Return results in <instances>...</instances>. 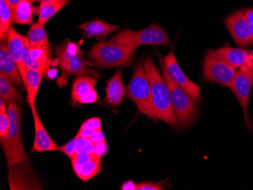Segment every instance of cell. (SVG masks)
<instances>
[{
  "label": "cell",
  "mask_w": 253,
  "mask_h": 190,
  "mask_svg": "<svg viewBox=\"0 0 253 190\" xmlns=\"http://www.w3.org/2000/svg\"><path fill=\"white\" fill-rule=\"evenodd\" d=\"M145 72L151 87L152 98L155 114L158 120H163L173 128H177L179 123L172 106L171 97L169 86L163 75L159 72L151 57L143 61Z\"/></svg>",
  "instance_id": "6da1fadb"
},
{
  "label": "cell",
  "mask_w": 253,
  "mask_h": 190,
  "mask_svg": "<svg viewBox=\"0 0 253 190\" xmlns=\"http://www.w3.org/2000/svg\"><path fill=\"white\" fill-rule=\"evenodd\" d=\"M83 53L78 44L69 39H65L59 46H55V54L62 71V75L57 78V86H66L70 76L92 75L96 78L100 76L99 72L89 68L91 63L84 58Z\"/></svg>",
  "instance_id": "7a4b0ae2"
},
{
  "label": "cell",
  "mask_w": 253,
  "mask_h": 190,
  "mask_svg": "<svg viewBox=\"0 0 253 190\" xmlns=\"http://www.w3.org/2000/svg\"><path fill=\"white\" fill-rule=\"evenodd\" d=\"M10 119V127L7 135L0 137V145L3 150L8 167H12L28 158L23 143L21 120L23 110L15 103L8 105L7 110Z\"/></svg>",
  "instance_id": "3957f363"
},
{
  "label": "cell",
  "mask_w": 253,
  "mask_h": 190,
  "mask_svg": "<svg viewBox=\"0 0 253 190\" xmlns=\"http://www.w3.org/2000/svg\"><path fill=\"white\" fill-rule=\"evenodd\" d=\"M135 51L119 43L100 42L95 43L88 53L89 62L100 69L129 67Z\"/></svg>",
  "instance_id": "277c9868"
},
{
  "label": "cell",
  "mask_w": 253,
  "mask_h": 190,
  "mask_svg": "<svg viewBox=\"0 0 253 190\" xmlns=\"http://www.w3.org/2000/svg\"><path fill=\"white\" fill-rule=\"evenodd\" d=\"M156 54L159 58L163 77L170 90L172 106L178 120L179 125L182 128L189 127L193 124L197 117V102L174 83L166 70L163 55L159 52H156Z\"/></svg>",
  "instance_id": "5b68a950"
},
{
  "label": "cell",
  "mask_w": 253,
  "mask_h": 190,
  "mask_svg": "<svg viewBox=\"0 0 253 190\" xmlns=\"http://www.w3.org/2000/svg\"><path fill=\"white\" fill-rule=\"evenodd\" d=\"M125 96L136 105L140 113L157 122L152 98L151 87L145 72L143 62L136 65L131 80L125 88Z\"/></svg>",
  "instance_id": "8992f818"
},
{
  "label": "cell",
  "mask_w": 253,
  "mask_h": 190,
  "mask_svg": "<svg viewBox=\"0 0 253 190\" xmlns=\"http://www.w3.org/2000/svg\"><path fill=\"white\" fill-rule=\"evenodd\" d=\"M109 42L121 44L133 50L143 45H153V46H169L170 38L167 33L158 25H150L140 31L123 30L118 33Z\"/></svg>",
  "instance_id": "52a82bcc"
},
{
  "label": "cell",
  "mask_w": 253,
  "mask_h": 190,
  "mask_svg": "<svg viewBox=\"0 0 253 190\" xmlns=\"http://www.w3.org/2000/svg\"><path fill=\"white\" fill-rule=\"evenodd\" d=\"M203 74L206 80L229 87L234 80L236 72L235 69L218 57L215 50L211 49L205 56Z\"/></svg>",
  "instance_id": "ba28073f"
},
{
  "label": "cell",
  "mask_w": 253,
  "mask_h": 190,
  "mask_svg": "<svg viewBox=\"0 0 253 190\" xmlns=\"http://www.w3.org/2000/svg\"><path fill=\"white\" fill-rule=\"evenodd\" d=\"M166 70L174 83L186 92L193 100L199 103L201 98L202 88L187 77L183 72L174 55V47L167 55L163 57Z\"/></svg>",
  "instance_id": "9c48e42d"
},
{
  "label": "cell",
  "mask_w": 253,
  "mask_h": 190,
  "mask_svg": "<svg viewBox=\"0 0 253 190\" xmlns=\"http://www.w3.org/2000/svg\"><path fill=\"white\" fill-rule=\"evenodd\" d=\"M96 77L92 75L77 76L72 84L71 103L78 104H92L98 101V95L95 89Z\"/></svg>",
  "instance_id": "30bf717a"
},
{
  "label": "cell",
  "mask_w": 253,
  "mask_h": 190,
  "mask_svg": "<svg viewBox=\"0 0 253 190\" xmlns=\"http://www.w3.org/2000/svg\"><path fill=\"white\" fill-rule=\"evenodd\" d=\"M253 83V80L250 76H247L242 71L239 70L238 72H236L234 80H233L231 86H229L231 91L237 97L240 107L242 108L244 123H245L246 127L250 130L253 129V125H252L251 120L249 116L248 106L249 103H250V95Z\"/></svg>",
  "instance_id": "8fae6325"
},
{
  "label": "cell",
  "mask_w": 253,
  "mask_h": 190,
  "mask_svg": "<svg viewBox=\"0 0 253 190\" xmlns=\"http://www.w3.org/2000/svg\"><path fill=\"white\" fill-rule=\"evenodd\" d=\"M225 26L239 46L250 45V28L245 11L240 10L227 17L225 20Z\"/></svg>",
  "instance_id": "7c38bea8"
},
{
  "label": "cell",
  "mask_w": 253,
  "mask_h": 190,
  "mask_svg": "<svg viewBox=\"0 0 253 190\" xmlns=\"http://www.w3.org/2000/svg\"><path fill=\"white\" fill-rule=\"evenodd\" d=\"M0 75L18 87L25 88L16 63L8 52L7 39L1 40L0 43Z\"/></svg>",
  "instance_id": "4fadbf2b"
},
{
  "label": "cell",
  "mask_w": 253,
  "mask_h": 190,
  "mask_svg": "<svg viewBox=\"0 0 253 190\" xmlns=\"http://www.w3.org/2000/svg\"><path fill=\"white\" fill-rule=\"evenodd\" d=\"M34 117L35 137L32 147L34 152H51L58 150V146L49 137V133L45 130L37 111L36 106L31 107Z\"/></svg>",
  "instance_id": "5bb4252c"
},
{
  "label": "cell",
  "mask_w": 253,
  "mask_h": 190,
  "mask_svg": "<svg viewBox=\"0 0 253 190\" xmlns=\"http://www.w3.org/2000/svg\"><path fill=\"white\" fill-rule=\"evenodd\" d=\"M8 49L11 58L15 61L22 78L24 85L26 83V66L23 61L24 48H25V36H22L11 27L7 37Z\"/></svg>",
  "instance_id": "9a60e30c"
},
{
  "label": "cell",
  "mask_w": 253,
  "mask_h": 190,
  "mask_svg": "<svg viewBox=\"0 0 253 190\" xmlns=\"http://www.w3.org/2000/svg\"><path fill=\"white\" fill-rule=\"evenodd\" d=\"M78 28L83 31L85 38H93L99 39H105L112 33L121 29L119 25H111L100 19L93 20L82 24L78 26Z\"/></svg>",
  "instance_id": "2e32d148"
},
{
  "label": "cell",
  "mask_w": 253,
  "mask_h": 190,
  "mask_svg": "<svg viewBox=\"0 0 253 190\" xmlns=\"http://www.w3.org/2000/svg\"><path fill=\"white\" fill-rule=\"evenodd\" d=\"M122 80V72L118 70L107 82L106 101L112 107H119L125 96V87Z\"/></svg>",
  "instance_id": "e0dca14e"
},
{
  "label": "cell",
  "mask_w": 253,
  "mask_h": 190,
  "mask_svg": "<svg viewBox=\"0 0 253 190\" xmlns=\"http://www.w3.org/2000/svg\"><path fill=\"white\" fill-rule=\"evenodd\" d=\"M216 53L220 59L232 67L233 69H240L247 62L250 51L237 48L224 46L216 49Z\"/></svg>",
  "instance_id": "ac0fdd59"
},
{
  "label": "cell",
  "mask_w": 253,
  "mask_h": 190,
  "mask_svg": "<svg viewBox=\"0 0 253 190\" xmlns=\"http://www.w3.org/2000/svg\"><path fill=\"white\" fill-rule=\"evenodd\" d=\"M38 8L33 5L31 0H23L21 3L12 8V23L31 25L34 24L33 15L38 14Z\"/></svg>",
  "instance_id": "d6986e66"
},
{
  "label": "cell",
  "mask_w": 253,
  "mask_h": 190,
  "mask_svg": "<svg viewBox=\"0 0 253 190\" xmlns=\"http://www.w3.org/2000/svg\"><path fill=\"white\" fill-rule=\"evenodd\" d=\"M0 98L8 105L15 103L21 106L25 103V98L21 92L2 75H0Z\"/></svg>",
  "instance_id": "ffe728a7"
},
{
  "label": "cell",
  "mask_w": 253,
  "mask_h": 190,
  "mask_svg": "<svg viewBox=\"0 0 253 190\" xmlns=\"http://www.w3.org/2000/svg\"><path fill=\"white\" fill-rule=\"evenodd\" d=\"M42 76L43 75L41 72L26 67L25 89L27 90V101L30 107L36 106L35 103H36L37 96L42 82Z\"/></svg>",
  "instance_id": "44dd1931"
},
{
  "label": "cell",
  "mask_w": 253,
  "mask_h": 190,
  "mask_svg": "<svg viewBox=\"0 0 253 190\" xmlns=\"http://www.w3.org/2000/svg\"><path fill=\"white\" fill-rule=\"evenodd\" d=\"M44 26L45 25L39 23L38 21L31 25L26 36L31 47L42 48L50 46L47 34L45 32Z\"/></svg>",
  "instance_id": "7402d4cb"
},
{
  "label": "cell",
  "mask_w": 253,
  "mask_h": 190,
  "mask_svg": "<svg viewBox=\"0 0 253 190\" xmlns=\"http://www.w3.org/2000/svg\"><path fill=\"white\" fill-rule=\"evenodd\" d=\"M12 23V8L7 0H0V39H7Z\"/></svg>",
  "instance_id": "603a6c76"
},
{
  "label": "cell",
  "mask_w": 253,
  "mask_h": 190,
  "mask_svg": "<svg viewBox=\"0 0 253 190\" xmlns=\"http://www.w3.org/2000/svg\"><path fill=\"white\" fill-rule=\"evenodd\" d=\"M66 3L62 2H41L38 8V22L45 25Z\"/></svg>",
  "instance_id": "cb8c5ba5"
},
{
  "label": "cell",
  "mask_w": 253,
  "mask_h": 190,
  "mask_svg": "<svg viewBox=\"0 0 253 190\" xmlns=\"http://www.w3.org/2000/svg\"><path fill=\"white\" fill-rule=\"evenodd\" d=\"M23 61L25 63V66L28 68H31V69H35L41 72L43 76L49 72V69L45 65H42L40 62H37L34 60L31 55V45H30L29 41H28V38L25 36V48H24V55H23Z\"/></svg>",
  "instance_id": "d4e9b609"
},
{
  "label": "cell",
  "mask_w": 253,
  "mask_h": 190,
  "mask_svg": "<svg viewBox=\"0 0 253 190\" xmlns=\"http://www.w3.org/2000/svg\"><path fill=\"white\" fill-rule=\"evenodd\" d=\"M101 158H94L84 164L78 177L82 181H87L100 172Z\"/></svg>",
  "instance_id": "484cf974"
},
{
  "label": "cell",
  "mask_w": 253,
  "mask_h": 190,
  "mask_svg": "<svg viewBox=\"0 0 253 190\" xmlns=\"http://www.w3.org/2000/svg\"><path fill=\"white\" fill-rule=\"evenodd\" d=\"M31 57L40 62L42 65L50 68L51 61H52V50L49 47L35 48L31 46Z\"/></svg>",
  "instance_id": "4316f807"
},
{
  "label": "cell",
  "mask_w": 253,
  "mask_h": 190,
  "mask_svg": "<svg viewBox=\"0 0 253 190\" xmlns=\"http://www.w3.org/2000/svg\"><path fill=\"white\" fill-rule=\"evenodd\" d=\"M94 158H100L97 157L94 153L93 154H89V153L85 152H82L79 153V154H75L71 160H72L74 171H75L76 175L78 176L79 174L80 171L82 170V167H83L84 164H86V162L90 161V160L94 159Z\"/></svg>",
  "instance_id": "83f0119b"
},
{
  "label": "cell",
  "mask_w": 253,
  "mask_h": 190,
  "mask_svg": "<svg viewBox=\"0 0 253 190\" xmlns=\"http://www.w3.org/2000/svg\"><path fill=\"white\" fill-rule=\"evenodd\" d=\"M80 130H102L100 117H92L84 122Z\"/></svg>",
  "instance_id": "f1b7e54d"
},
{
  "label": "cell",
  "mask_w": 253,
  "mask_h": 190,
  "mask_svg": "<svg viewBox=\"0 0 253 190\" xmlns=\"http://www.w3.org/2000/svg\"><path fill=\"white\" fill-rule=\"evenodd\" d=\"M76 137L68 141V143H65V145L62 147H58V150L61 152L64 153L66 154L68 158L72 159L74 156L75 155V145H76Z\"/></svg>",
  "instance_id": "f546056e"
},
{
  "label": "cell",
  "mask_w": 253,
  "mask_h": 190,
  "mask_svg": "<svg viewBox=\"0 0 253 190\" xmlns=\"http://www.w3.org/2000/svg\"><path fill=\"white\" fill-rule=\"evenodd\" d=\"M10 127V119L8 113H0V137L7 135Z\"/></svg>",
  "instance_id": "4dcf8cb0"
},
{
  "label": "cell",
  "mask_w": 253,
  "mask_h": 190,
  "mask_svg": "<svg viewBox=\"0 0 253 190\" xmlns=\"http://www.w3.org/2000/svg\"><path fill=\"white\" fill-rule=\"evenodd\" d=\"M239 70L242 71L253 80V50L250 51L247 62L243 66L240 67Z\"/></svg>",
  "instance_id": "1f68e13d"
},
{
  "label": "cell",
  "mask_w": 253,
  "mask_h": 190,
  "mask_svg": "<svg viewBox=\"0 0 253 190\" xmlns=\"http://www.w3.org/2000/svg\"><path fill=\"white\" fill-rule=\"evenodd\" d=\"M161 183L142 182L136 184V190H163Z\"/></svg>",
  "instance_id": "d6a6232c"
},
{
  "label": "cell",
  "mask_w": 253,
  "mask_h": 190,
  "mask_svg": "<svg viewBox=\"0 0 253 190\" xmlns=\"http://www.w3.org/2000/svg\"><path fill=\"white\" fill-rule=\"evenodd\" d=\"M93 145H94V154L99 158H102V156L106 154L108 151L106 140L93 143Z\"/></svg>",
  "instance_id": "836d02e7"
},
{
  "label": "cell",
  "mask_w": 253,
  "mask_h": 190,
  "mask_svg": "<svg viewBox=\"0 0 253 190\" xmlns=\"http://www.w3.org/2000/svg\"><path fill=\"white\" fill-rule=\"evenodd\" d=\"M245 15L250 28V44H253V8L246 10Z\"/></svg>",
  "instance_id": "e575fe53"
},
{
  "label": "cell",
  "mask_w": 253,
  "mask_h": 190,
  "mask_svg": "<svg viewBox=\"0 0 253 190\" xmlns=\"http://www.w3.org/2000/svg\"><path fill=\"white\" fill-rule=\"evenodd\" d=\"M121 190H136V184L133 181H126L120 187Z\"/></svg>",
  "instance_id": "d590c367"
},
{
  "label": "cell",
  "mask_w": 253,
  "mask_h": 190,
  "mask_svg": "<svg viewBox=\"0 0 253 190\" xmlns=\"http://www.w3.org/2000/svg\"><path fill=\"white\" fill-rule=\"evenodd\" d=\"M7 110L8 109H6V103L2 98H0V113H6Z\"/></svg>",
  "instance_id": "8d00e7d4"
},
{
  "label": "cell",
  "mask_w": 253,
  "mask_h": 190,
  "mask_svg": "<svg viewBox=\"0 0 253 190\" xmlns=\"http://www.w3.org/2000/svg\"><path fill=\"white\" fill-rule=\"evenodd\" d=\"M9 5H11V8L16 7L18 4L21 3L23 0H7Z\"/></svg>",
  "instance_id": "74e56055"
},
{
  "label": "cell",
  "mask_w": 253,
  "mask_h": 190,
  "mask_svg": "<svg viewBox=\"0 0 253 190\" xmlns=\"http://www.w3.org/2000/svg\"><path fill=\"white\" fill-rule=\"evenodd\" d=\"M31 1H37V2H62V1H61V0H31ZM65 3H66V2H65ZM67 4V3H66Z\"/></svg>",
  "instance_id": "f35d334b"
},
{
  "label": "cell",
  "mask_w": 253,
  "mask_h": 190,
  "mask_svg": "<svg viewBox=\"0 0 253 190\" xmlns=\"http://www.w3.org/2000/svg\"><path fill=\"white\" fill-rule=\"evenodd\" d=\"M61 1H62V2H68V1H69V0H61Z\"/></svg>",
  "instance_id": "ab89813d"
}]
</instances>
